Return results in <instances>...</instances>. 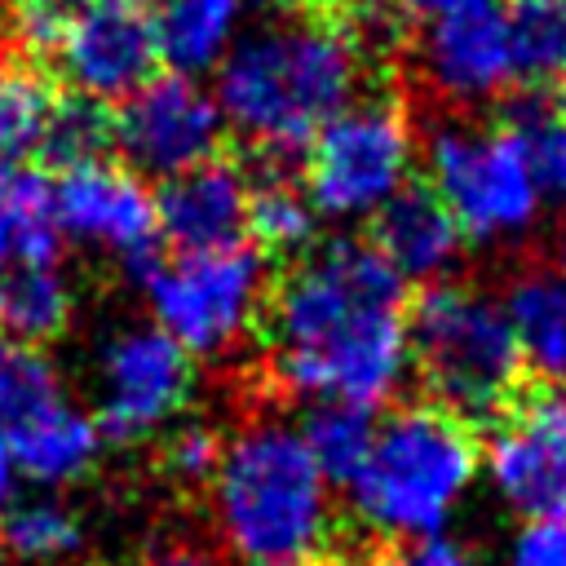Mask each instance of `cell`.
Listing matches in <instances>:
<instances>
[{
    "instance_id": "cell-1",
    "label": "cell",
    "mask_w": 566,
    "mask_h": 566,
    "mask_svg": "<svg viewBox=\"0 0 566 566\" xmlns=\"http://www.w3.org/2000/svg\"><path fill=\"white\" fill-rule=\"evenodd\" d=\"M411 296L371 239H327L270 287L274 380L310 402H389L411 371Z\"/></svg>"
},
{
    "instance_id": "cell-2",
    "label": "cell",
    "mask_w": 566,
    "mask_h": 566,
    "mask_svg": "<svg viewBox=\"0 0 566 566\" xmlns=\"http://www.w3.org/2000/svg\"><path fill=\"white\" fill-rule=\"evenodd\" d=\"M363 53L340 22L283 18L265 22L226 53L217 66V106L265 164L305 155L314 133L340 115L363 88Z\"/></svg>"
},
{
    "instance_id": "cell-3",
    "label": "cell",
    "mask_w": 566,
    "mask_h": 566,
    "mask_svg": "<svg viewBox=\"0 0 566 566\" xmlns=\"http://www.w3.org/2000/svg\"><path fill=\"white\" fill-rule=\"evenodd\" d=\"M208 491L217 535L243 566H314L332 553V482L301 424L279 416L243 424L226 442Z\"/></svg>"
},
{
    "instance_id": "cell-4",
    "label": "cell",
    "mask_w": 566,
    "mask_h": 566,
    "mask_svg": "<svg viewBox=\"0 0 566 566\" xmlns=\"http://www.w3.org/2000/svg\"><path fill=\"white\" fill-rule=\"evenodd\" d=\"M478 473L482 442L473 424L438 402H407L376 420L371 451L345 491L363 531L407 544L447 535Z\"/></svg>"
},
{
    "instance_id": "cell-5",
    "label": "cell",
    "mask_w": 566,
    "mask_h": 566,
    "mask_svg": "<svg viewBox=\"0 0 566 566\" xmlns=\"http://www.w3.org/2000/svg\"><path fill=\"white\" fill-rule=\"evenodd\" d=\"M411 367L429 398L460 420H495L522 394V354L500 296L478 283H429L407 314Z\"/></svg>"
},
{
    "instance_id": "cell-6",
    "label": "cell",
    "mask_w": 566,
    "mask_h": 566,
    "mask_svg": "<svg viewBox=\"0 0 566 566\" xmlns=\"http://www.w3.org/2000/svg\"><path fill=\"white\" fill-rule=\"evenodd\" d=\"M429 190L473 243H517L535 230L544 190L509 124L438 119L424 137Z\"/></svg>"
},
{
    "instance_id": "cell-7",
    "label": "cell",
    "mask_w": 566,
    "mask_h": 566,
    "mask_svg": "<svg viewBox=\"0 0 566 566\" xmlns=\"http://www.w3.org/2000/svg\"><path fill=\"white\" fill-rule=\"evenodd\" d=\"M420 142L398 97H354L305 146L301 186L318 217H376L402 186H411Z\"/></svg>"
},
{
    "instance_id": "cell-8",
    "label": "cell",
    "mask_w": 566,
    "mask_h": 566,
    "mask_svg": "<svg viewBox=\"0 0 566 566\" xmlns=\"http://www.w3.org/2000/svg\"><path fill=\"white\" fill-rule=\"evenodd\" d=\"M142 270L146 305L159 332H168L190 358H212L234 349L265 314L270 283L265 256L248 243L212 252L150 256Z\"/></svg>"
},
{
    "instance_id": "cell-9",
    "label": "cell",
    "mask_w": 566,
    "mask_h": 566,
    "mask_svg": "<svg viewBox=\"0 0 566 566\" xmlns=\"http://www.w3.org/2000/svg\"><path fill=\"white\" fill-rule=\"evenodd\" d=\"M111 137L137 177L168 181L217 159L226 115L212 88H203L195 75L164 71L119 102L111 115Z\"/></svg>"
},
{
    "instance_id": "cell-10",
    "label": "cell",
    "mask_w": 566,
    "mask_h": 566,
    "mask_svg": "<svg viewBox=\"0 0 566 566\" xmlns=\"http://www.w3.org/2000/svg\"><path fill=\"white\" fill-rule=\"evenodd\" d=\"M75 97L124 102L159 75L155 9L146 0H71L49 44Z\"/></svg>"
},
{
    "instance_id": "cell-11",
    "label": "cell",
    "mask_w": 566,
    "mask_h": 566,
    "mask_svg": "<svg viewBox=\"0 0 566 566\" xmlns=\"http://www.w3.org/2000/svg\"><path fill=\"white\" fill-rule=\"evenodd\" d=\"M482 478L491 495L517 513L566 517V394L535 389L517 394V402L491 420L482 442Z\"/></svg>"
},
{
    "instance_id": "cell-12",
    "label": "cell",
    "mask_w": 566,
    "mask_h": 566,
    "mask_svg": "<svg viewBox=\"0 0 566 566\" xmlns=\"http://www.w3.org/2000/svg\"><path fill=\"white\" fill-rule=\"evenodd\" d=\"M195 358L155 323L106 340L97 358V424L106 438H146L186 407Z\"/></svg>"
},
{
    "instance_id": "cell-13",
    "label": "cell",
    "mask_w": 566,
    "mask_h": 566,
    "mask_svg": "<svg viewBox=\"0 0 566 566\" xmlns=\"http://www.w3.org/2000/svg\"><path fill=\"white\" fill-rule=\"evenodd\" d=\"M416 71L455 111H478L517 84L509 9L500 0H460L424 22Z\"/></svg>"
},
{
    "instance_id": "cell-14",
    "label": "cell",
    "mask_w": 566,
    "mask_h": 566,
    "mask_svg": "<svg viewBox=\"0 0 566 566\" xmlns=\"http://www.w3.org/2000/svg\"><path fill=\"white\" fill-rule=\"evenodd\" d=\"M53 212L62 234L88 248H102L111 256H124L133 265H146L159 239L155 195L128 164L88 159V164L62 168L53 186Z\"/></svg>"
},
{
    "instance_id": "cell-15",
    "label": "cell",
    "mask_w": 566,
    "mask_h": 566,
    "mask_svg": "<svg viewBox=\"0 0 566 566\" xmlns=\"http://www.w3.org/2000/svg\"><path fill=\"white\" fill-rule=\"evenodd\" d=\"M248 195H252V181L221 159H208L181 177H168L155 195L159 234L172 243V252L234 248L248 234Z\"/></svg>"
},
{
    "instance_id": "cell-16",
    "label": "cell",
    "mask_w": 566,
    "mask_h": 566,
    "mask_svg": "<svg viewBox=\"0 0 566 566\" xmlns=\"http://www.w3.org/2000/svg\"><path fill=\"white\" fill-rule=\"evenodd\" d=\"M376 252L402 274V283H442L464 252V234L447 203L429 186H402L371 217Z\"/></svg>"
},
{
    "instance_id": "cell-17",
    "label": "cell",
    "mask_w": 566,
    "mask_h": 566,
    "mask_svg": "<svg viewBox=\"0 0 566 566\" xmlns=\"http://www.w3.org/2000/svg\"><path fill=\"white\" fill-rule=\"evenodd\" d=\"M522 367L548 385L566 380V279L553 265H522L500 292Z\"/></svg>"
},
{
    "instance_id": "cell-18",
    "label": "cell",
    "mask_w": 566,
    "mask_h": 566,
    "mask_svg": "<svg viewBox=\"0 0 566 566\" xmlns=\"http://www.w3.org/2000/svg\"><path fill=\"white\" fill-rule=\"evenodd\" d=\"M102 438H106L102 424L62 398L44 416H35L18 433H9L4 451L22 478H31L40 486H62V482H75L93 469Z\"/></svg>"
},
{
    "instance_id": "cell-19",
    "label": "cell",
    "mask_w": 566,
    "mask_h": 566,
    "mask_svg": "<svg viewBox=\"0 0 566 566\" xmlns=\"http://www.w3.org/2000/svg\"><path fill=\"white\" fill-rule=\"evenodd\" d=\"M252 0H159L155 9V35L159 57L181 71H217L226 53L239 44V27Z\"/></svg>"
},
{
    "instance_id": "cell-20",
    "label": "cell",
    "mask_w": 566,
    "mask_h": 566,
    "mask_svg": "<svg viewBox=\"0 0 566 566\" xmlns=\"http://www.w3.org/2000/svg\"><path fill=\"white\" fill-rule=\"evenodd\" d=\"M62 252L53 186L27 164H0V270L44 265Z\"/></svg>"
},
{
    "instance_id": "cell-21",
    "label": "cell",
    "mask_w": 566,
    "mask_h": 566,
    "mask_svg": "<svg viewBox=\"0 0 566 566\" xmlns=\"http://www.w3.org/2000/svg\"><path fill=\"white\" fill-rule=\"evenodd\" d=\"M248 234L256 239V252H310L318 234V208L310 203L305 186L292 181L283 164H265V172L252 181L248 195Z\"/></svg>"
},
{
    "instance_id": "cell-22",
    "label": "cell",
    "mask_w": 566,
    "mask_h": 566,
    "mask_svg": "<svg viewBox=\"0 0 566 566\" xmlns=\"http://www.w3.org/2000/svg\"><path fill=\"white\" fill-rule=\"evenodd\" d=\"M66 318H71V279L62 274V261L0 270V332L40 345L57 336Z\"/></svg>"
},
{
    "instance_id": "cell-23",
    "label": "cell",
    "mask_w": 566,
    "mask_h": 566,
    "mask_svg": "<svg viewBox=\"0 0 566 566\" xmlns=\"http://www.w3.org/2000/svg\"><path fill=\"white\" fill-rule=\"evenodd\" d=\"M53 111L57 93L49 88V80L31 62L0 53V164H22L27 155H40Z\"/></svg>"
},
{
    "instance_id": "cell-24",
    "label": "cell",
    "mask_w": 566,
    "mask_h": 566,
    "mask_svg": "<svg viewBox=\"0 0 566 566\" xmlns=\"http://www.w3.org/2000/svg\"><path fill=\"white\" fill-rule=\"evenodd\" d=\"M62 398L66 394L57 367L44 358V349L0 332V442L22 424H31L35 416H44L49 407H57Z\"/></svg>"
},
{
    "instance_id": "cell-25",
    "label": "cell",
    "mask_w": 566,
    "mask_h": 566,
    "mask_svg": "<svg viewBox=\"0 0 566 566\" xmlns=\"http://www.w3.org/2000/svg\"><path fill=\"white\" fill-rule=\"evenodd\" d=\"M301 433H305V447L318 460L323 478L332 486H349L371 451L376 416H371V407H354V402H314Z\"/></svg>"
},
{
    "instance_id": "cell-26",
    "label": "cell",
    "mask_w": 566,
    "mask_h": 566,
    "mask_svg": "<svg viewBox=\"0 0 566 566\" xmlns=\"http://www.w3.org/2000/svg\"><path fill=\"white\" fill-rule=\"evenodd\" d=\"M517 80L531 88L566 84V0H513L509 4Z\"/></svg>"
},
{
    "instance_id": "cell-27",
    "label": "cell",
    "mask_w": 566,
    "mask_h": 566,
    "mask_svg": "<svg viewBox=\"0 0 566 566\" xmlns=\"http://www.w3.org/2000/svg\"><path fill=\"white\" fill-rule=\"evenodd\" d=\"M504 124L522 137L544 203H566V106H553L544 93H522Z\"/></svg>"
},
{
    "instance_id": "cell-28",
    "label": "cell",
    "mask_w": 566,
    "mask_h": 566,
    "mask_svg": "<svg viewBox=\"0 0 566 566\" xmlns=\"http://www.w3.org/2000/svg\"><path fill=\"white\" fill-rule=\"evenodd\" d=\"M0 544L22 562H62L80 548V522L57 500H22L4 517Z\"/></svg>"
},
{
    "instance_id": "cell-29",
    "label": "cell",
    "mask_w": 566,
    "mask_h": 566,
    "mask_svg": "<svg viewBox=\"0 0 566 566\" xmlns=\"http://www.w3.org/2000/svg\"><path fill=\"white\" fill-rule=\"evenodd\" d=\"M111 142H115L111 137V115L102 111V102L71 97V102H57L40 155H49L57 168H75V164L102 159V150Z\"/></svg>"
},
{
    "instance_id": "cell-30",
    "label": "cell",
    "mask_w": 566,
    "mask_h": 566,
    "mask_svg": "<svg viewBox=\"0 0 566 566\" xmlns=\"http://www.w3.org/2000/svg\"><path fill=\"white\" fill-rule=\"evenodd\" d=\"M221 451H226V442L208 424H177L159 447V464L172 482L203 486V482H212V473L221 464Z\"/></svg>"
},
{
    "instance_id": "cell-31",
    "label": "cell",
    "mask_w": 566,
    "mask_h": 566,
    "mask_svg": "<svg viewBox=\"0 0 566 566\" xmlns=\"http://www.w3.org/2000/svg\"><path fill=\"white\" fill-rule=\"evenodd\" d=\"M509 566H566V517L522 522L509 539Z\"/></svg>"
},
{
    "instance_id": "cell-32",
    "label": "cell",
    "mask_w": 566,
    "mask_h": 566,
    "mask_svg": "<svg viewBox=\"0 0 566 566\" xmlns=\"http://www.w3.org/2000/svg\"><path fill=\"white\" fill-rule=\"evenodd\" d=\"M376 566H482L478 553L451 535H429V539H407L394 544Z\"/></svg>"
},
{
    "instance_id": "cell-33",
    "label": "cell",
    "mask_w": 566,
    "mask_h": 566,
    "mask_svg": "<svg viewBox=\"0 0 566 566\" xmlns=\"http://www.w3.org/2000/svg\"><path fill=\"white\" fill-rule=\"evenodd\" d=\"M142 566H221L199 539H159L146 548Z\"/></svg>"
},
{
    "instance_id": "cell-34",
    "label": "cell",
    "mask_w": 566,
    "mask_h": 566,
    "mask_svg": "<svg viewBox=\"0 0 566 566\" xmlns=\"http://www.w3.org/2000/svg\"><path fill=\"white\" fill-rule=\"evenodd\" d=\"M279 4H287V9H296V13H305V18H340L349 4H358V0H279Z\"/></svg>"
},
{
    "instance_id": "cell-35",
    "label": "cell",
    "mask_w": 566,
    "mask_h": 566,
    "mask_svg": "<svg viewBox=\"0 0 566 566\" xmlns=\"http://www.w3.org/2000/svg\"><path fill=\"white\" fill-rule=\"evenodd\" d=\"M389 4H394L402 18H424V22H429V18L447 13V9H455L460 0H389Z\"/></svg>"
},
{
    "instance_id": "cell-36",
    "label": "cell",
    "mask_w": 566,
    "mask_h": 566,
    "mask_svg": "<svg viewBox=\"0 0 566 566\" xmlns=\"http://www.w3.org/2000/svg\"><path fill=\"white\" fill-rule=\"evenodd\" d=\"M13 482H18V469H13V460H9V451L0 442V526H4V517L13 509Z\"/></svg>"
},
{
    "instance_id": "cell-37",
    "label": "cell",
    "mask_w": 566,
    "mask_h": 566,
    "mask_svg": "<svg viewBox=\"0 0 566 566\" xmlns=\"http://www.w3.org/2000/svg\"><path fill=\"white\" fill-rule=\"evenodd\" d=\"M553 270L566 279V226L557 230V248H553Z\"/></svg>"
},
{
    "instance_id": "cell-38",
    "label": "cell",
    "mask_w": 566,
    "mask_h": 566,
    "mask_svg": "<svg viewBox=\"0 0 566 566\" xmlns=\"http://www.w3.org/2000/svg\"><path fill=\"white\" fill-rule=\"evenodd\" d=\"M18 4H71V0H18Z\"/></svg>"
}]
</instances>
